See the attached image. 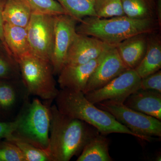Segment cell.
<instances>
[{"label":"cell","instance_id":"3","mask_svg":"<svg viewBox=\"0 0 161 161\" xmlns=\"http://www.w3.org/2000/svg\"><path fill=\"white\" fill-rule=\"evenodd\" d=\"M55 100L56 106L61 113L83 121L95 127L103 135L123 133L138 138L126 127L119 122L112 114L90 102L82 92L61 89Z\"/></svg>","mask_w":161,"mask_h":161},{"label":"cell","instance_id":"13","mask_svg":"<svg viewBox=\"0 0 161 161\" xmlns=\"http://www.w3.org/2000/svg\"><path fill=\"white\" fill-rule=\"evenodd\" d=\"M22 79L0 80V112L11 113L29 98Z\"/></svg>","mask_w":161,"mask_h":161},{"label":"cell","instance_id":"22","mask_svg":"<svg viewBox=\"0 0 161 161\" xmlns=\"http://www.w3.org/2000/svg\"><path fill=\"white\" fill-rule=\"evenodd\" d=\"M20 78L19 62L0 40V80Z\"/></svg>","mask_w":161,"mask_h":161},{"label":"cell","instance_id":"10","mask_svg":"<svg viewBox=\"0 0 161 161\" xmlns=\"http://www.w3.org/2000/svg\"><path fill=\"white\" fill-rule=\"evenodd\" d=\"M128 69L116 46L112 45L104 53L102 59L88 80L83 93L85 94L100 88Z\"/></svg>","mask_w":161,"mask_h":161},{"label":"cell","instance_id":"24","mask_svg":"<svg viewBox=\"0 0 161 161\" xmlns=\"http://www.w3.org/2000/svg\"><path fill=\"white\" fill-rule=\"evenodd\" d=\"M21 150L26 161H51L46 150L40 149L32 144L16 138L12 135L7 139Z\"/></svg>","mask_w":161,"mask_h":161},{"label":"cell","instance_id":"21","mask_svg":"<svg viewBox=\"0 0 161 161\" xmlns=\"http://www.w3.org/2000/svg\"><path fill=\"white\" fill-rule=\"evenodd\" d=\"M67 14L80 22L85 17H96L94 0H56Z\"/></svg>","mask_w":161,"mask_h":161},{"label":"cell","instance_id":"23","mask_svg":"<svg viewBox=\"0 0 161 161\" xmlns=\"http://www.w3.org/2000/svg\"><path fill=\"white\" fill-rule=\"evenodd\" d=\"M94 9L96 17L99 18L125 15L121 0H94Z\"/></svg>","mask_w":161,"mask_h":161},{"label":"cell","instance_id":"17","mask_svg":"<svg viewBox=\"0 0 161 161\" xmlns=\"http://www.w3.org/2000/svg\"><path fill=\"white\" fill-rule=\"evenodd\" d=\"M161 68V41L159 36L148 38L147 51L142 60L134 69L141 78L158 71Z\"/></svg>","mask_w":161,"mask_h":161},{"label":"cell","instance_id":"19","mask_svg":"<svg viewBox=\"0 0 161 161\" xmlns=\"http://www.w3.org/2000/svg\"><path fill=\"white\" fill-rule=\"evenodd\" d=\"M32 14L24 0H6L3 12L4 23L26 28Z\"/></svg>","mask_w":161,"mask_h":161},{"label":"cell","instance_id":"25","mask_svg":"<svg viewBox=\"0 0 161 161\" xmlns=\"http://www.w3.org/2000/svg\"><path fill=\"white\" fill-rule=\"evenodd\" d=\"M32 13L57 16L67 14L63 7L56 0H24ZM68 15V14H67Z\"/></svg>","mask_w":161,"mask_h":161},{"label":"cell","instance_id":"1","mask_svg":"<svg viewBox=\"0 0 161 161\" xmlns=\"http://www.w3.org/2000/svg\"><path fill=\"white\" fill-rule=\"evenodd\" d=\"M49 141L47 152L51 161H69L80 155L95 133L86 123L61 113L56 104L50 107Z\"/></svg>","mask_w":161,"mask_h":161},{"label":"cell","instance_id":"5","mask_svg":"<svg viewBox=\"0 0 161 161\" xmlns=\"http://www.w3.org/2000/svg\"><path fill=\"white\" fill-rule=\"evenodd\" d=\"M21 79L30 95L52 102L59 90L50 61L30 53L19 61Z\"/></svg>","mask_w":161,"mask_h":161},{"label":"cell","instance_id":"8","mask_svg":"<svg viewBox=\"0 0 161 161\" xmlns=\"http://www.w3.org/2000/svg\"><path fill=\"white\" fill-rule=\"evenodd\" d=\"M141 78L134 69H128L103 86L84 94L92 103L105 100L124 103L130 95L140 90Z\"/></svg>","mask_w":161,"mask_h":161},{"label":"cell","instance_id":"20","mask_svg":"<svg viewBox=\"0 0 161 161\" xmlns=\"http://www.w3.org/2000/svg\"><path fill=\"white\" fill-rule=\"evenodd\" d=\"M125 15L137 19H154L156 0H121Z\"/></svg>","mask_w":161,"mask_h":161},{"label":"cell","instance_id":"2","mask_svg":"<svg viewBox=\"0 0 161 161\" xmlns=\"http://www.w3.org/2000/svg\"><path fill=\"white\" fill-rule=\"evenodd\" d=\"M76 26L77 33L95 37L116 46L124 40L140 34H152L159 27L154 19H132L126 15L107 19L87 17Z\"/></svg>","mask_w":161,"mask_h":161},{"label":"cell","instance_id":"12","mask_svg":"<svg viewBox=\"0 0 161 161\" xmlns=\"http://www.w3.org/2000/svg\"><path fill=\"white\" fill-rule=\"evenodd\" d=\"M104 53L98 58L87 63L64 65L58 75V82L60 89L83 92L88 80L102 59Z\"/></svg>","mask_w":161,"mask_h":161},{"label":"cell","instance_id":"16","mask_svg":"<svg viewBox=\"0 0 161 161\" xmlns=\"http://www.w3.org/2000/svg\"><path fill=\"white\" fill-rule=\"evenodd\" d=\"M3 31L6 45L18 62L31 53L26 28L4 23Z\"/></svg>","mask_w":161,"mask_h":161},{"label":"cell","instance_id":"29","mask_svg":"<svg viewBox=\"0 0 161 161\" xmlns=\"http://www.w3.org/2000/svg\"><path fill=\"white\" fill-rule=\"evenodd\" d=\"M6 2V0H0V40L3 42L6 49L9 51V49H8V47L6 45V42H5L4 36V31H3L4 22L3 18V12Z\"/></svg>","mask_w":161,"mask_h":161},{"label":"cell","instance_id":"9","mask_svg":"<svg viewBox=\"0 0 161 161\" xmlns=\"http://www.w3.org/2000/svg\"><path fill=\"white\" fill-rule=\"evenodd\" d=\"M78 21L67 14L54 16L53 46L50 62L54 75L65 65L68 52L77 34Z\"/></svg>","mask_w":161,"mask_h":161},{"label":"cell","instance_id":"7","mask_svg":"<svg viewBox=\"0 0 161 161\" xmlns=\"http://www.w3.org/2000/svg\"><path fill=\"white\" fill-rule=\"evenodd\" d=\"M32 54L50 61L54 34V16L32 13L26 27Z\"/></svg>","mask_w":161,"mask_h":161},{"label":"cell","instance_id":"14","mask_svg":"<svg viewBox=\"0 0 161 161\" xmlns=\"http://www.w3.org/2000/svg\"><path fill=\"white\" fill-rule=\"evenodd\" d=\"M124 103L137 112L161 120V93L139 90L130 95Z\"/></svg>","mask_w":161,"mask_h":161},{"label":"cell","instance_id":"11","mask_svg":"<svg viewBox=\"0 0 161 161\" xmlns=\"http://www.w3.org/2000/svg\"><path fill=\"white\" fill-rule=\"evenodd\" d=\"M112 46L95 37L77 33L68 52L65 65L88 63L98 58Z\"/></svg>","mask_w":161,"mask_h":161},{"label":"cell","instance_id":"15","mask_svg":"<svg viewBox=\"0 0 161 161\" xmlns=\"http://www.w3.org/2000/svg\"><path fill=\"white\" fill-rule=\"evenodd\" d=\"M147 35L133 36L115 46L121 59L128 69H134L143 58L147 49Z\"/></svg>","mask_w":161,"mask_h":161},{"label":"cell","instance_id":"26","mask_svg":"<svg viewBox=\"0 0 161 161\" xmlns=\"http://www.w3.org/2000/svg\"><path fill=\"white\" fill-rule=\"evenodd\" d=\"M0 161H26L20 149L9 140H0Z\"/></svg>","mask_w":161,"mask_h":161},{"label":"cell","instance_id":"4","mask_svg":"<svg viewBox=\"0 0 161 161\" xmlns=\"http://www.w3.org/2000/svg\"><path fill=\"white\" fill-rule=\"evenodd\" d=\"M44 103L38 98L25 101L18 114V123L13 136L46 150L49 141L50 107L52 102Z\"/></svg>","mask_w":161,"mask_h":161},{"label":"cell","instance_id":"6","mask_svg":"<svg viewBox=\"0 0 161 161\" xmlns=\"http://www.w3.org/2000/svg\"><path fill=\"white\" fill-rule=\"evenodd\" d=\"M96 104L99 108L112 114L138 138L150 142L152 136H161V122L157 119L132 109L124 103L105 100Z\"/></svg>","mask_w":161,"mask_h":161},{"label":"cell","instance_id":"18","mask_svg":"<svg viewBox=\"0 0 161 161\" xmlns=\"http://www.w3.org/2000/svg\"><path fill=\"white\" fill-rule=\"evenodd\" d=\"M77 161H113L109 153V141L95 133L87 142Z\"/></svg>","mask_w":161,"mask_h":161},{"label":"cell","instance_id":"27","mask_svg":"<svg viewBox=\"0 0 161 161\" xmlns=\"http://www.w3.org/2000/svg\"><path fill=\"white\" fill-rule=\"evenodd\" d=\"M140 89L153 90L161 93V70L141 78Z\"/></svg>","mask_w":161,"mask_h":161},{"label":"cell","instance_id":"30","mask_svg":"<svg viewBox=\"0 0 161 161\" xmlns=\"http://www.w3.org/2000/svg\"><path fill=\"white\" fill-rule=\"evenodd\" d=\"M156 16L160 27L161 26V0L156 1Z\"/></svg>","mask_w":161,"mask_h":161},{"label":"cell","instance_id":"28","mask_svg":"<svg viewBox=\"0 0 161 161\" xmlns=\"http://www.w3.org/2000/svg\"><path fill=\"white\" fill-rule=\"evenodd\" d=\"M18 123L16 118L12 121H0V140L9 138L16 129Z\"/></svg>","mask_w":161,"mask_h":161}]
</instances>
